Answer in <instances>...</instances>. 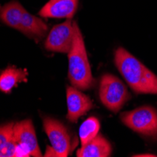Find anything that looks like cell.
Masks as SVG:
<instances>
[{
	"mask_svg": "<svg viewBox=\"0 0 157 157\" xmlns=\"http://www.w3.org/2000/svg\"><path fill=\"white\" fill-rule=\"evenodd\" d=\"M114 59L119 72L136 93L157 94V76L132 54L120 47Z\"/></svg>",
	"mask_w": 157,
	"mask_h": 157,
	"instance_id": "1",
	"label": "cell"
},
{
	"mask_svg": "<svg viewBox=\"0 0 157 157\" xmlns=\"http://www.w3.org/2000/svg\"><path fill=\"white\" fill-rule=\"evenodd\" d=\"M75 25V38L69 56V73L68 76L74 87L86 90L91 89L95 79L92 76L91 69L86 50L83 35L76 22Z\"/></svg>",
	"mask_w": 157,
	"mask_h": 157,
	"instance_id": "2",
	"label": "cell"
},
{
	"mask_svg": "<svg viewBox=\"0 0 157 157\" xmlns=\"http://www.w3.org/2000/svg\"><path fill=\"white\" fill-rule=\"evenodd\" d=\"M99 97L102 104L108 110L117 113L130 99V94L118 77L106 74L100 80Z\"/></svg>",
	"mask_w": 157,
	"mask_h": 157,
	"instance_id": "3",
	"label": "cell"
},
{
	"mask_svg": "<svg viewBox=\"0 0 157 157\" xmlns=\"http://www.w3.org/2000/svg\"><path fill=\"white\" fill-rule=\"evenodd\" d=\"M121 121L133 131L151 138H157V111L151 106H141L123 112Z\"/></svg>",
	"mask_w": 157,
	"mask_h": 157,
	"instance_id": "4",
	"label": "cell"
},
{
	"mask_svg": "<svg viewBox=\"0 0 157 157\" xmlns=\"http://www.w3.org/2000/svg\"><path fill=\"white\" fill-rule=\"evenodd\" d=\"M75 38L74 22L68 19L64 23L55 25L50 30L44 41V47L48 51L69 53Z\"/></svg>",
	"mask_w": 157,
	"mask_h": 157,
	"instance_id": "5",
	"label": "cell"
},
{
	"mask_svg": "<svg viewBox=\"0 0 157 157\" xmlns=\"http://www.w3.org/2000/svg\"><path fill=\"white\" fill-rule=\"evenodd\" d=\"M44 129L56 157H67L71 151V137L63 123L52 118H44Z\"/></svg>",
	"mask_w": 157,
	"mask_h": 157,
	"instance_id": "6",
	"label": "cell"
},
{
	"mask_svg": "<svg viewBox=\"0 0 157 157\" xmlns=\"http://www.w3.org/2000/svg\"><path fill=\"white\" fill-rule=\"evenodd\" d=\"M14 135L17 145L21 147L28 156H42L31 120H25L14 123Z\"/></svg>",
	"mask_w": 157,
	"mask_h": 157,
	"instance_id": "7",
	"label": "cell"
},
{
	"mask_svg": "<svg viewBox=\"0 0 157 157\" xmlns=\"http://www.w3.org/2000/svg\"><path fill=\"white\" fill-rule=\"evenodd\" d=\"M66 100L68 108L67 119L72 122H76L93 107V103L90 98L74 86L67 88Z\"/></svg>",
	"mask_w": 157,
	"mask_h": 157,
	"instance_id": "8",
	"label": "cell"
},
{
	"mask_svg": "<svg viewBox=\"0 0 157 157\" xmlns=\"http://www.w3.org/2000/svg\"><path fill=\"white\" fill-rule=\"evenodd\" d=\"M78 7V0H49L39 14L44 18L72 19Z\"/></svg>",
	"mask_w": 157,
	"mask_h": 157,
	"instance_id": "9",
	"label": "cell"
},
{
	"mask_svg": "<svg viewBox=\"0 0 157 157\" xmlns=\"http://www.w3.org/2000/svg\"><path fill=\"white\" fill-rule=\"evenodd\" d=\"M18 30L28 38L39 40L44 37L48 26L41 19L25 10Z\"/></svg>",
	"mask_w": 157,
	"mask_h": 157,
	"instance_id": "10",
	"label": "cell"
},
{
	"mask_svg": "<svg viewBox=\"0 0 157 157\" xmlns=\"http://www.w3.org/2000/svg\"><path fill=\"white\" fill-rule=\"evenodd\" d=\"M112 147L106 138L98 134L91 141L87 143L76 151L78 157H108L111 155Z\"/></svg>",
	"mask_w": 157,
	"mask_h": 157,
	"instance_id": "11",
	"label": "cell"
},
{
	"mask_svg": "<svg viewBox=\"0 0 157 157\" xmlns=\"http://www.w3.org/2000/svg\"><path fill=\"white\" fill-rule=\"evenodd\" d=\"M27 71L25 69H17L9 66L0 75V90L4 93H10L17 84L26 82Z\"/></svg>",
	"mask_w": 157,
	"mask_h": 157,
	"instance_id": "12",
	"label": "cell"
},
{
	"mask_svg": "<svg viewBox=\"0 0 157 157\" xmlns=\"http://www.w3.org/2000/svg\"><path fill=\"white\" fill-rule=\"evenodd\" d=\"M16 148L14 122L0 126V157H15Z\"/></svg>",
	"mask_w": 157,
	"mask_h": 157,
	"instance_id": "13",
	"label": "cell"
},
{
	"mask_svg": "<svg viewBox=\"0 0 157 157\" xmlns=\"http://www.w3.org/2000/svg\"><path fill=\"white\" fill-rule=\"evenodd\" d=\"M25 12V8L19 2L11 1L0 9V19L10 27L19 29Z\"/></svg>",
	"mask_w": 157,
	"mask_h": 157,
	"instance_id": "14",
	"label": "cell"
},
{
	"mask_svg": "<svg viewBox=\"0 0 157 157\" xmlns=\"http://www.w3.org/2000/svg\"><path fill=\"white\" fill-rule=\"evenodd\" d=\"M100 131V121L94 117H90L86 120L79 128V138L81 146H84L94 137H96Z\"/></svg>",
	"mask_w": 157,
	"mask_h": 157,
	"instance_id": "15",
	"label": "cell"
},
{
	"mask_svg": "<svg viewBox=\"0 0 157 157\" xmlns=\"http://www.w3.org/2000/svg\"><path fill=\"white\" fill-rule=\"evenodd\" d=\"M134 156H143V157H148V156H150V157H154V156H156V155H154V154H148V153H146V154H136V155H134Z\"/></svg>",
	"mask_w": 157,
	"mask_h": 157,
	"instance_id": "16",
	"label": "cell"
}]
</instances>
